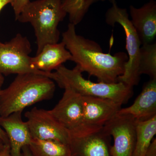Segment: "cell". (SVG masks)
Instances as JSON below:
<instances>
[{"label":"cell","instance_id":"1","mask_svg":"<svg viewBox=\"0 0 156 156\" xmlns=\"http://www.w3.org/2000/svg\"><path fill=\"white\" fill-rule=\"evenodd\" d=\"M76 26L69 23L62 34V41L82 72L95 77L98 82L107 83L118 82L119 77L125 72L128 56L119 52L112 55L104 53L100 45L76 33Z\"/></svg>","mask_w":156,"mask_h":156},{"label":"cell","instance_id":"2","mask_svg":"<svg viewBox=\"0 0 156 156\" xmlns=\"http://www.w3.org/2000/svg\"><path fill=\"white\" fill-rule=\"evenodd\" d=\"M56 89L50 78L35 73L17 75L0 92V117H6L27 107L53 97Z\"/></svg>","mask_w":156,"mask_h":156},{"label":"cell","instance_id":"3","mask_svg":"<svg viewBox=\"0 0 156 156\" xmlns=\"http://www.w3.org/2000/svg\"><path fill=\"white\" fill-rule=\"evenodd\" d=\"M62 1H30L16 20L29 23L33 27L37 46V54L45 45L58 43L60 35L58 25L67 15L62 9Z\"/></svg>","mask_w":156,"mask_h":156},{"label":"cell","instance_id":"4","mask_svg":"<svg viewBox=\"0 0 156 156\" xmlns=\"http://www.w3.org/2000/svg\"><path fill=\"white\" fill-rule=\"evenodd\" d=\"M82 73L77 66L69 69L62 65L53 73V80L60 88L69 87L81 96L107 98L121 105L127 103L133 95V87L122 82L95 83L85 79Z\"/></svg>","mask_w":156,"mask_h":156},{"label":"cell","instance_id":"5","mask_svg":"<svg viewBox=\"0 0 156 156\" xmlns=\"http://www.w3.org/2000/svg\"><path fill=\"white\" fill-rule=\"evenodd\" d=\"M112 5L105 13V22L112 27L116 23H119L122 27L126 36V49L128 57L125 72L119 77L118 82L133 87L138 85L140 80L139 66L141 43L129 19L127 10L120 8L116 3Z\"/></svg>","mask_w":156,"mask_h":156},{"label":"cell","instance_id":"6","mask_svg":"<svg viewBox=\"0 0 156 156\" xmlns=\"http://www.w3.org/2000/svg\"><path fill=\"white\" fill-rule=\"evenodd\" d=\"M32 49L26 37L17 34L5 44H0V74L35 73L42 75L53 80V73H45L34 69L30 64Z\"/></svg>","mask_w":156,"mask_h":156},{"label":"cell","instance_id":"7","mask_svg":"<svg viewBox=\"0 0 156 156\" xmlns=\"http://www.w3.org/2000/svg\"><path fill=\"white\" fill-rule=\"evenodd\" d=\"M61 99L49 110L53 118L69 132L70 136L90 132L84 125L82 96L73 89L65 87Z\"/></svg>","mask_w":156,"mask_h":156},{"label":"cell","instance_id":"8","mask_svg":"<svg viewBox=\"0 0 156 156\" xmlns=\"http://www.w3.org/2000/svg\"><path fill=\"white\" fill-rule=\"evenodd\" d=\"M136 120L129 115L118 113L103 127L112 136V156H133L136 141Z\"/></svg>","mask_w":156,"mask_h":156},{"label":"cell","instance_id":"9","mask_svg":"<svg viewBox=\"0 0 156 156\" xmlns=\"http://www.w3.org/2000/svg\"><path fill=\"white\" fill-rule=\"evenodd\" d=\"M25 117L32 138L69 144V132L56 121L49 110L34 107L26 112Z\"/></svg>","mask_w":156,"mask_h":156},{"label":"cell","instance_id":"10","mask_svg":"<svg viewBox=\"0 0 156 156\" xmlns=\"http://www.w3.org/2000/svg\"><path fill=\"white\" fill-rule=\"evenodd\" d=\"M70 156H112L111 136L103 128L70 136Z\"/></svg>","mask_w":156,"mask_h":156},{"label":"cell","instance_id":"11","mask_svg":"<svg viewBox=\"0 0 156 156\" xmlns=\"http://www.w3.org/2000/svg\"><path fill=\"white\" fill-rule=\"evenodd\" d=\"M82 96L84 125L89 131L103 128L122 108L120 104L107 98Z\"/></svg>","mask_w":156,"mask_h":156},{"label":"cell","instance_id":"12","mask_svg":"<svg viewBox=\"0 0 156 156\" xmlns=\"http://www.w3.org/2000/svg\"><path fill=\"white\" fill-rule=\"evenodd\" d=\"M22 113L0 117V126L8 136L11 156H23V147L29 145L32 139L27 123L23 120Z\"/></svg>","mask_w":156,"mask_h":156},{"label":"cell","instance_id":"13","mask_svg":"<svg viewBox=\"0 0 156 156\" xmlns=\"http://www.w3.org/2000/svg\"><path fill=\"white\" fill-rule=\"evenodd\" d=\"M131 21L141 45L154 43L156 36V2L150 0L140 8L129 6Z\"/></svg>","mask_w":156,"mask_h":156},{"label":"cell","instance_id":"14","mask_svg":"<svg viewBox=\"0 0 156 156\" xmlns=\"http://www.w3.org/2000/svg\"><path fill=\"white\" fill-rule=\"evenodd\" d=\"M71 58L70 53L62 41L45 45L36 56L31 57L30 64L34 69L50 73Z\"/></svg>","mask_w":156,"mask_h":156},{"label":"cell","instance_id":"15","mask_svg":"<svg viewBox=\"0 0 156 156\" xmlns=\"http://www.w3.org/2000/svg\"><path fill=\"white\" fill-rule=\"evenodd\" d=\"M118 113L130 115L137 121H144L156 115V79H150L133 104L121 108Z\"/></svg>","mask_w":156,"mask_h":156},{"label":"cell","instance_id":"16","mask_svg":"<svg viewBox=\"0 0 156 156\" xmlns=\"http://www.w3.org/2000/svg\"><path fill=\"white\" fill-rule=\"evenodd\" d=\"M156 134V115L136 123V141L133 156H145Z\"/></svg>","mask_w":156,"mask_h":156},{"label":"cell","instance_id":"17","mask_svg":"<svg viewBox=\"0 0 156 156\" xmlns=\"http://www.w3.org/2000/svg\"><path fill=\"white\" fill-rule=\"evenodd\" d=\"M33 156H70L69 147L52 140L32 139L28 146Z\"/></svg>","mask_w":156,"mask_h":156},{"label":"cell","instance_id":"18","mask_svg":"<svg viewBox=\"0 0 156 156\" xmlns=\"http://www.w3.org/2000/svg\"><path fill=\"white\" fill-rule=\"evenodd\" d=\"M105 1L112 4L116 3V0H62V6L65 12L68 14L70 23L76 26L83 20L93 4Z\"/></svg>","mask_w":156,"mask_h":156},{"label":"cell","instance_id":"19","mask_svg":"<svg viewBox=\"0 0 156 156\" xmlns=\"http://www.w3.org/2000/svg\"><path fill=\"white\" fill-rule=\"evenodd\" d=\"M139 74L147 75L156 79V44L141 45L140 50Z\"/></svg>","mask_w":156,"mask_h":156},{"label":"cell","instance_id":"20","mask_svg":"<svg viewBox=\"0 0 156 156\" xmlns=\"http://www.w3.org/2000/svg\"><path fill=\"white\" fill-rule=\"evenodd\" d=\"M30 2V0H12L11 4L14 10L15 19H17L23 10Z\"/></svg>","mask_w":156,"mask_h":156},{"label":"cell","instance_id":"21","mask_svg":"<svg viewBox=\"0 0 156 156\" xmlns=\"http://www.w3.org/2000/svg\"><path fill=\"white\" fill-rule=\"evenodd\" d=\"M145 156H156V139L152 141L148 148Z\"/></svg>","mask_w":156,"mask_h":156},{"label":"cell","instance_id":"22","mask_svg":"<svg viewBox=\"0 0 156 156\" xmlns=\"http://www.w3.org/2000/svg\"><path fill=\"white\" fill-rule=\"evenodd\" d=\"M2 86V84H0V92L2 90V89H1ZM0 139L5 143V144L9 145V139H8L7 134H6L5 131L3 130L2 128L1 127V126H0Z\"/></svg>","mask_w":156,"mask_h":156},{"label":"cell","instance_id":"23","mask_svg":"<svg viewBox=\"0 0 156 156\" xmlns=\"http://www.w3.org/2000/svg\"><path fill=\"white\" fill-rule=\"evenodd\" d=\"M0 156H11L9 145H5L0 150Z\"/></svg>","mask_w":156,"mask_h":156},{"label":"cell","instance_id":"24","mask_svg":"<svg viewBox=\"0 0 156 156\" xmlns=\"http://www.w3.org/2000/svg\"><path fill=\"white\" fill-rule=\"evenodd\" d=\"M23 156H33L28 146H26L22 149Z\"/></svg>","mask_w":156,"mask_h":156},{"label":"cell","instance_id":"25","mask_svg":"<svg viewBox=\"0 0 156 156\" xmlns=\"http://www.w3.org/2000/svg\"><path fill=\"white\" fill-rule=\"evenodd\" d=\"M12 0H0V12L4 7L9 4H11Z\"/></svg>","mask_w":156,"mask_h":156},{"label":"cell","instance_id":"26","mask_svg":"<svg viewBox=\"0 0 156 156\" xmlns=\"http://www.w3.org/2000/svg\"><path fill=\"white\" fill-rule=\"evenodd\" d=\"M5 145H8V144H5V143L0 139V150L3 148Z\"/></svg>","mask_w":156,"mask_h":156},{"label":"cell","instance_id":"27","mask_svg":"<svg viewBox=\"0 0 156 156\" xmlns=\"http://www.w3.org/2000/svg\"><path fill=\"white\" fill-rule=\"evenodd\" d=\"M4 82V78L2 75L0 74V84H3Z\"/></svg>","mask_w":156,"mask_h":156},{"label":"cell","instance_id":"28","mask_svg":"<svg viewBox=\"0 0 156 156\" xmlns=\"http://www.w3.org/2000/svg\"><path fill=\"white\" fill-rule=\"evenodd\" d=\"M1 43H1V42H0V44H1Z\"/></svg>","mask_w":156,"mask_h":156}]
</instances>
